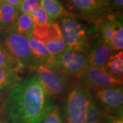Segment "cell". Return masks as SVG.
I'll return each instance as SVG.
<instances>
[{"instance_id": "obj_1", "label": "cell", "mask_w": 123, "mask_h": 123, "mask_svg": "<svg viewBox=\"0 0 123 123\" xmlns=\"http://www.w3.org/2000/svg\"><path fill=\"white\" fill-rule=\"evenodd\" d=\"M48 97L34 73L21 79L5 98L2 108L11 123H42Z\"/></svg>"}, {"instance_id": "obj_2", "label": "cell", "mask_w": 123, "mask_h": 123, "mask_svg": "<svg viewBox=\"0 0 123 123\" xmlns=\"http://www.w3.org/2000/svg\"><path fill=\"white\" fill-rule=\"evenodd\" d=\"M62 36L70 49L87 52L97 35V29H92L77 19L64 17L59 23Z\"/></svg>"}, {"instance_id": "obj_3", "label": "cell", "mask_w": 123, "mask_h": 123, "mask_svg": "<svg viewBox=\"0 0 123 123\" xmlns=\"http://www.w3.org/2000/svg\"><path fill=\"white\" fill-rule=\"evenodd\" d=\"M33 71L49 98L53 101L65 97L73 85L71 77L62 73L49 64L38 66Z\"/></svg>"}, {"instance_id": "obj_4", "label": "cell", "mask_w": 123, "mask_h": 123, "mask_svg": "<svg viewBox=\"0 0 123 123\" xmlns=\"http://www.w3.org/2000/svg\"><path fill=\"white\" fill-rule=\"evenodd\" d=\"M64 118L66 123H84L89 103L93 97L88 89L74 84L66 94Z\"/></svg>"}, {"instance_id": "obj_5", "label": "cell", "mask_w": 123, "mask_h": 123, "mask_svg": "<svg viewBox=\"0 0 123 123\" xmlns=\"http://www.w3.org/2000/svg\"><path fill=\"white\" fill-rule=\"evenodd\" d=\"M0 43L23 68H27L33 71L37 67L26 37L11 31H4L0 38Z\"/></svg>"}, {"instance_id": "obj_6", "label": "cell", "mask_w": 123, "mask_h": 123, "mask_svg": "<svg viewBox=\"0 0 123 123\" xmlns=\"http://www.w3.org/2000/svg\"><path fill=\"white\" fill-rule=\"evenodd\" d=\"M48 64L66 75L79 79L88 67L87 52L67 49L51 57Z\"/></svg>"}, {"instance_id": "obj_7", "label": "cell", "mask_w": 123, "mask_h": 123, "mask_svg": "<svg viewBox=\"0 0 123 123\" xmlns=\"http://www.w3.org/2000/svg\"><path fill=\"white\" fill-rule=\"evenodd\" d=\"M79 84L91 92L116 86H122L123 81L116 79L105 68L88 67L79 77Z\"/></svg>"}, {"instance_id": "obj_8", "label": "cell", "mask_w": 123, "mask_h": 123, "mask_svg": "<svg viewBox=\"0 0 123 123\" xmlns=\"http://www.w3.org/2000/svg\"><path fill=\"white\" fill-rule=\"evenodd\" d=\"M94 97L107 113L116 116H123V86L111 87L94 91Z\"/></svg>"}, {"instance_id": "obj_9", "label": "cell", "mask_w": 123, "mask_h": 123, "mask_svg": "<svg viewBox=\"0 0 123 123\" xmlns=\"http://www.w3.org/2000/svg\"><path fill=\"white\" fill-rule=\"evenodd\" d=\"M114 53L110 45L97 35L87 51L88 67L105 68L108 59Z\"/></svg>"}, {"instance_id": "obj_10", "label": "cell", "mask_w": 123, "mask_h": 123, "mask_svg": "<svg viewBox=\"0 0 123 123\" xmlns=\"http://www.w3.org/2000/svg\"><path fill=\"white\" fill-rule=\"evenodd\" d=\"M62 36L59 23L52 22L45 25H34L31 38L45 44L51 40Z\"/></svg>"}, {"instance_id": "obj_11", "label": "cell", "mask_w": 123, "mask_h": 123, "mask_svg": "<svg viewBox=\"0 0 123 123\" xmlns=\"http://www.w3.org/2000/svg\"><path fill=\"white\" fill-rule=\"evenodd\" d=\"M116 117L107 113L92 97L87 109L84 123H112Z\"/></svg>"}, {"instance_id": "obj_12", "label": "cell", "mask_w": 123, "mask_h": 123, "mask_svg": "<svg viewBox=\"0 0 123 123\" xmlns=\"http://www.w3.org/2000/svg\"><path fill=\"white\" fill-rule=\"evenodd\" d=\"M78 12L88 17H99L106 10L98 0H70Z\"/></svg>"}, {"instance_id": "obj_13", "label": "cell", "mask_w": 123, "mask_h": 123, "mask_svg": "<svg viewBox=\"0 0 123 123\" xmlns=\"http://www.w3.org/2000/svg\"><path fill=\"white\" fill-rule=\"evenodd\" d=\"M19 13L17 7L0 1V30H10Z\"/></svg>"}, {"instance_id": "obj_14", "label": "cell", "mask_w": 123, "mask_h": 123, "mask_svg": "<svg viewBox=\"0 0 123 123\" xmlns=\"http://www.w3.org/2000/svg\"><path fill=\"white\" fill-rule=\"evenodd\" d=\"M20 79L17 71L0 68V98L6 97Z\"/></svg>"}, {"instance_id": "obj_15", "label": "cell", "mask_w": 123, "mask_h": 123, "mask_svg": "<svg viewBox=\"0 0 123 123\" xmlns=\"http://www.w3.org/2000/svg\"><path fill=\"white\" fill-rule=\"evenodd\" d=\"M122 22V21H121ZM115 15H109L101 20L97 27V35L109 44L111 36L118 25L121 23Z\"/></svg>"}, {"instance_id": "obj_16", "label": "cell", "mask_w": 123, "mask_h": 123, "mask_svg": "<svg viewBox=\"0 0 123 123\" xmlns=\"http://www.w3.org/2000/svg\"><path fill=\"white\" fill-rule=\"evenodd\" d=\"M34 25V23L28 14L20 12L12 27L9 31L25 36L27 38H31Z\"/></svg>"}, {"instance_id": "obj_17", "label": "cell", "mask_w": 123, "mask_h": 123, "mask_svg": "<svg viewBox=\"0 0 123 123\" xmlns=\"http://www.w3.org/2000/svg\"><path fill=\"white\" fill-rule=\"evenodd\" d=\"M31 53L36 62L37 67L48 64L51 56L46 49L44 44L32 38H28Z\"/></svg>"}, {"instance_id": "obj_18", "label": "cell", "mask_w": 123, "mask_h": 123, "mask_svg": "<svg viewBox=\"0 0 123 123\" xmlns=\"http://www.w3.org/2000/svg\"><path fill=\"white\" fill-rule=\"evenodd\" d=\"M42 123H66L60 107L49 98Z\"/></svg>"}, {"instance_id": "obj_19", "label": "cell", "mask_w": 123, "mask_h": 123, "mask_svg": "<svg viewBox=\"0 0 123 123\" xmlns=\"http://www.w3.org/2000/svg\"><path fill=\"white\" fill-rule=\"evenodd\" d=\"M105 68L116 79H123V52L119 51L111 55L108 59Z\"/></svg>"}, {"instance_id": "obj_20", "label": "cell", "mask_w": 123, "mask_h": 123, "mask_svg": "<svg viewBox=\"0 0 123 123\" xmlns=\"http://www.w3.org/2000/svg\"><path fill=\"white\" fill-rule=\"evenodd\" d=\"M40 6L45 10L51 21L60 17H68V12L58 0H39Z\"/></svg>"}, {"instance_id": "obj_21", "label": "cell", "mask_w": 123, "mask_h": 123, "mask_svg": "<svg viewBox=\"0 0 123 123\" xmlns=\"http://www.w3.org/2000/svg\"><path fill=\"white\" fill-rule=\"evenodd\" d=\"M0 68L11 69L20 73L23 68L20 63L11 55L0 43Z\"/></svg>"}, {"instance_id": "obj_22", "label": "cell", "mask_w": 123, "mask_h": 123, "mask_svg": "<svg viewBox=\"0 0 123 123\" xmlns=\"http://www.w3.org/2000/svg\"><path fill=\"white\" fill-rule=\"evenodd\" d=\"M44 44L51 57L55 56L68 49L66 47V44L62 36L51 40Z\"/></svg>"}, {"instance_id": "obj_23", "label": "cell", "mask_w": 123, "mask_h": 123, "mask_svg": "<svg viewBox=\"0 0 123 123\" xmlns=\"http://www.w3.org/2000/svg\"><path fill=\"white\" fill-rule=\"evenodd\" d=\"M109 45L115 53L122 51L123 49V23H120L111 36Z\"/></svg>"}, {"instance_id": "obj_24", "label": "cell", "mask_w": 123, "mask_h": 123, "mask_svg": "<svg viewBox=\"0 0 123 123\" xmlns=\"http://www.w3.org/2000/svg\"><path fill=\"white\" fill-rule=\"evenodd\" d=\"M28 14L30 16L34 25H45L52 22L40 4L31 10Z\"/></svg>"}, {"instance_id": "obj_25", "label": "cell", "mask_w": 123, "mask_h": 123, "mask_svg": "<svg viewBox=\"0 0 123 123\" xmlns=\"http://www.w3.org/2000/svg\"><path fill=\"white\" fill-rule=\"evenodd\" d=\"M39 4V0H23L18 8L21 13L29 14Z\"/></svg>"}, {"instance_id": "obj_26", "label": "cell", "mask_w": 123, "mask_h": 123, "mask_svg": "<svg viewBox=\"0 0 123 123\" xmlns=\"http://www.w3.org/2000/svg\"><path fill=\"white\" fill-rule=\"evenodd\" d=\"M123 0H111L108 8L111 10H120L123 9Z\"/></svg>"}, {"instance_id": "obj_27", "label": "cell", "mask_w": 123, "mask_h": 123, "mask_svg": "<svg viewBox=\"0 0 123 123\" xmlns=\"http://www.w3.org/2000/svg\"><path fill=\"white\" fill-rule=\"evenodd\" d=\"M22 1L23 0H0V1H1V2L12 5V6H16L17 8L18 7V6L20 5V4L22 2Z\"/></svg>"}, {"instance_id": "obj_28", "label": "cell", "mask_w": 123, "mask_h": 123, "mask_svg": "<svg viewBox=\"0 0 123 123\" xmlns=\"http://www.w3.org/2000/svg\"><path fill=\"white\" fill-rule=\"evenodd\" d=\"M0 123H11L6 116L4 115H0Z\"/></svg>"}, {"instance_id": "obj_29", "label": "cell", "mask_w": 123, "mask_h": 123, "mask_svg": "<svg viewBox=\"0 0 123 123\" xmlns=\"http://www.w3.org/2000/svg\"><path fill=\"white\" fill-rule=\"evenodd\" d=\"M112 123H123V116H116L112 121Z\"/></svg>"}, {"instance_id": "obj_30", "label": "cell", "mask_w": 123, "mask_h": 123, "mask_svg": "<svg viewBox=\"0 0 123 123\" xmlns=\"http://www.w3.org/2000/svg\"><path fill=\"white\" fill-rule=\"evenodd\" d=\"M99 2H100V4H101L103 6V8L105 9V10H107V6H106V4H105V0H98Z\"/></svg>"}, {"instance_id": "obj_31", "label": "cell", "mask_w": 123, "mask_h": 123, "mask_svg": "<svg viewBox=\"0 0 123 123\" xmlns=\"http://www.w3.org/2000/svg\"><path fill=\"white\" fill-rule=\"evenodd\" d=\"M105 4L106 6H107V8H109V5H110V2L111 1V0H105Z\"/></svg>"}, {"instance_id": "obj_32", "label": "cell", "mask_w": 123, "mask_h": 123, "mask_svg": "<svg viewBox=\"0 0 123 123\" xmlns=\"http://www.w3.org/2000/svg\"><path fill=\"white\" fill-rule=\"evenodd\" d=\"M0 31H1V30H0Z\"/></svg>"}]
</instances>
